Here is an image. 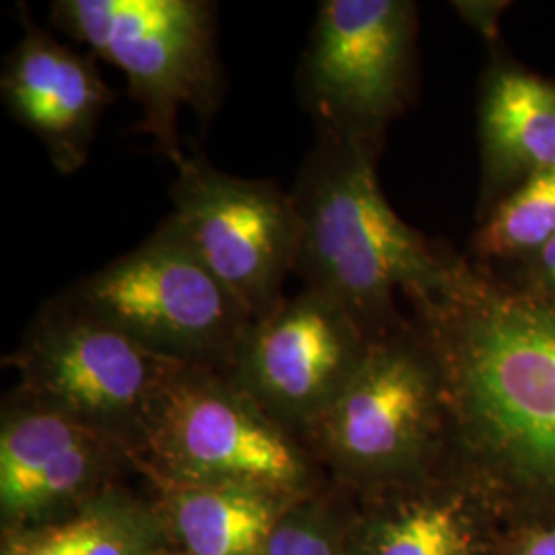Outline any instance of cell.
<instances>
[{
	"label": "cell",
	"instance_id": "6",
	"mask_svg": "<svg viewBox=\"0 0 555 555\" xmlns=\"http://www.w3.org/2000/svg\"><path fill=\"white\" fill-rule=\"evenodd\" d=\"M447 437L442 375L414 321L373 337L354 377L302 433L318 463L362 481L416 474Z\"/></svg>",
	"mask_w": 555,
	"mask_h": 555
},
{
	"label": "cell",
	"instance_id": "14",
	"mask_svg": "<svg viewBox=\"0 0 555 555\" xmlns=\"http://www.w3.org/2000/svg\"><path fill=\"white\" fill-rule=\"evenodd\" d=\"M160 488L167 527L183 555H263L278 518L297 500L241 486Z\"/></svg>",
	"mask_w": 555,
	"mask_h": 555
},
{
	"label": "cell",
	"instance_id": "10",
	"mask_svg": "<svg viewBox=\"0 0 555 555\" xmlns=\"http://www.w3.org/2000/svg\"><path fill=\"white\" fill-rule=\"evenodd\" d=\"M371 341L334 298L302 288L251 321L227 377L302 438L354 377Z\"/></svg>",
	"mask_w": 555,
	"mask_h": 555
},
{
	"label": "cell",
	"instance_id": "5",
	"mask_svg": "<svg viewBox=\"0 0 555 555\" xmlns=\"http://www.w3.org/2000/svg\"><path fill=\"white\" fill-rule=\"evenodd\" d=\"M62 293L153 354L224 375L254 321L171 219Z\"/></svg>",
	"mask_w": 555,
	"mask_h": 555
},
{
	"label": "cell",
	"instance_id": "19",
	"mask_svg": "<svg viewBox=\"0 0 555 555\" xmlns=\"http://www.w3.org/2000/svg\"><path fill=\"white\" fill-rule=\"evenodd\" d=\"M85 555H163L157 529L137 513L101 508V525Z\"/></svg>",
	"mask_w": 555,
	"mask_h": 555
},
{
	"label": "cell",
	"instance_id": "18",
	"mask_svg": "<svg viewBox=\"0 0 555 555\" xmlns=\"http://www.w3.org/2000/svg\"><path fill=\"white\" fill-rule=\"evenodd\" d=\"M101 525V508L75 516L60 525H48L11 541L4 555H85Z\"/></svg>",
	"mask_w": 555,
	"mask_h": 555
},
{
	"label": "cell",
	"instance_id": "2",
	"mask_svg": "<svg viewBox=\"0 0 555 555\" xmlns=\"http://www.w3.org/2000/svg\"><path fill=\"white\" fill-rule=\"evenodd\" d=\"M377 146L318 132L291 190L300 222L297 274L334 298L371 337L405 319L396 297L430 295L459 259L399 219L377 178Z\"/></svg>",
	"mask_w": 555,
	"mask_h": 555
},
{
	"label": "cell",
	"instance_id": "15",
	"mask_svg": "<svg viewBox=\"0 0 555 555\" xmlns=\"http://www.w3.org/2000/svg\"><path fill=\"white\" fill-rule=\"evenodd\" d=\"M348 555H479V531L461 494L422 490L371 516Z\"/></svg>",
	"mask_w": 555,
	"mask_h": 555
},
{
	"label": "cell",
	"instance_id": "9",
	"mask_svg": "<svg viewBox=\"0 0 555 555\" xmlns=\"http://www.w3.org/2000/svg\"><path fill=\"white\" fill-rule=\"evenodd\" d=\"M176 169L169 219L254 321L270 315L297 270L300 222L291 190L231 176L204 157L188 155Z\"/></svg>",
	"mask_w": 555,
	"mask_h": 555
},
{
	"label": "cell",
	"instance_id": "20",
	"mask_svg": "<svg viewBox=\"0 0 555 555\" xmlns=\"http://www.w3.org/2000/svg\"><path fill=\"white\" fill-rule=\"evenodd\" d=\"M527 288L555 302V237L525 261Z\"/></svg>",
	"mask_w": 555,
	"mask_h": 555
},
{
	"label": "cell",
	"instance_id": "8",
	"mask_svg": "<svg viewBox=\"0 0 555 555\" xmlns=\"http://www.w3.org/2000/svg\"><path fill=\"white\" fill-rule=\"evenodd\" d=\"M416 34L410 0H323L297 73L315 130L380 149L412 95Z\"/></svg>",
	"mask_w": 555,
	"mask_h": 555
},
{
	"label": "cell",
	"instance_id": "12",
	"mask_svg": "<svg viewBox=\"0 0 555 555\" xmlns=\"http://www.w3.org/2000/svg\"><path fill=\"white\" fill-rule=\"evenodd\" d=\"M23 36L7 54L0 98L7 114L40 140L60 176L85 167L114 91L95 56H85L20 11Z\"/></svg>",
	"mask_w": 555,
	"mask_h": 555
},
{
	"label": "cell",
	"instance_id": "16",
	"mask_svg": "<svg viewBox=\"0 0 555 555\" xmlns=\"http://www.w3.org/2000/svg\"><path fill=\"white\" fill-rule=\"evenodd\" d=\"M555 237V169L520 181L488 210L474 251L481 259L527 261Z\"/></svg>",
	"mask_w": 555,
	"mask_h": 555
},
{
	"label": "cell",
	"instance_id": "11",
	"mask_svg": "<svg viewBox=\"0 0 555 555\" xmlns=\"http://www.w3.org/2000/svg\"><path fill=\"white\" fill-rule=\"evenodd\" d=\"M130 449L38 399L15 391L0 424V508L25 527L91 496L116 474Z\"/></svg>",
	"mask_w": 555,
	"mask_h": 555
},
{
	"label": "cell",
	"instance_id": "13",
	"mask_svg": "<svg viewBox=\"0 0 555 555\" xmlns=\"http://www.w3.org/2000/svg\"><path fill=\"white\" fill-rule=\"evenodd\" d=\"M483 199L555 169V82L511 66L492 68L479 93Z\"/></svg>",
	"mask_w": 555,
	"mask_h": 555
},
{
	"label": "cell",
	"instance_id": "21",
	"mask_svg": "<svg viewBox=\"0 0 555 555\" xmlns=\"http://www.w3.org/2000/svg\"><path fill=\"white\" fill-rule=\"evenodd\" d=\"M515 555H555V525L525 537Z\"/></svg>",
	"mask_w": 555,
	"mask_h": 555
},
{
	"label": "cell",
	"instance_id": "17",
	"mask_svg": "<svg viewBox=\"0 0 555 555\" xmlns=\"http://www.w3.org/2000/svg\"><path fill=\"white\" fill-rule=\"evenodd\" d=\"M263 555H348V537L319 500L297 498L278 518Z\"/></svg>",
	"mask_w": 555,
	"mask_h": 555
},
{
	"label": "cell",
	"instance_id": "7",
	"mask_svg": "<svg viewBox=\"0 0 555 555\" xmlns=\"http://www.w3.org/2000/svg\"><path fill=\"white\" fill-rule=\"evenodd\" d=\"M20 393L124 442L130 453L167 378L179 366L60 293L46 300L4 358Z\"/></svg>",
	"mask_w": 555,
	"mask_h": 555
},
{
	"label": "cell",
	"instance_id": "4",
	"mask_svg": "<svg viewBox=\"0 0 555 555\" xmlns=\"http://www.w3.org/2000/svg\"><path fill=\"white\" fill-rule=\"evenodd\" d=\"M50 23L119 68L140 107L139 130L179 167L185 109L210 118L224 93L217 4L208 0H56Z\"/></svg>",
	"mask_w": 555,
	"mask_h": 555
},
{
	"label": "cell",
	"instance_id": "1",
	"mask_svg": "<svg viewBox=\"0 0 555 555\" xmlns=\"http://www.w3.org/2000/svg\"><path fill=\"white\" fill-rule=\"evenodd\" d=\"M410 302L442 375L449 438L555 496V302L463 258L444 286Z\"/></svg>",
	"mask_w": 555,
	"mask_h": 555
},
{
	"label": "cell",
	"instance_id": "3",
	"mask_svg": "<svg viewBox=\"0 0 555 555\" xmlns=\"http://www.w3.org/2000/svg\"><path fill=\"white\" fill-rule=\"evenodd\" d=\"M160 483L241 486L309 496L318 459L224 373L179 366L163 385L132 451Z\"/></svg>",
	"mask_w": 555,
	"mask_h": 555
},
{
	"label": "cell",
	"instance_id": "22",
	"mask_svg": "<svg viewBox=\"0 0 555 555\" xmlns=\"http://www.w3.org/2000/svg\"><path fill=\"white\" fill-rule=\"evenodd\" d=\"M163 555H183V554H179V552H178V554H163Z\"/></svg>",
	"mask_w": 555,
	"mask_h": 555
}]
</instances>
